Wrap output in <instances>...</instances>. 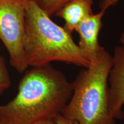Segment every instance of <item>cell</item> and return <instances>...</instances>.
<instances>
[{"label": "cell", "mask_w": 124, "mask_h": 124, "mask_svg": "<svg viewBox=\"0 0 124 124\" xmlns=\"http://www.w3.org/2000/svg\"><path fill=\"white\" fill-rule=\"evenodd\" d=\"M72 93L63 72L51 64L25 71L16 96L0 105V124H35L55 120Z\"/></svg>", "instance_id": "6da1fadb"}, {"label": "cell", "mask_w": 124, "mask_h": 124, "mask_svg": "<svg viewBox=\"0 0 124 124\" xmlns=\"http://www.w3.org/2000/svg\"><path fill=\"white\" fill-rule=\"evenodd\" d=\"M24 49L28 65L32 67L46 66L53 62L83 68L91 64L71 34L32 0L26 5Z\"/></svg>", "instance_id": "7a4b0ae2"}, {"label": "cell", "mask_w": 124, "mask_h": 124, "mask_svg": "<svg viewBox=\"0 0 124 124\" xmlns=\"http://www.w3.org/2000/svg\"><path fill=\"white\" fill-rule=\"evenodd\" d=\"M112 64V55L102 46L95 60L82 70L72 83V95L62 117L78 124H116L108 110Z\"/></svg>", "instance_id": "3957f363"}, {"label": "cell", "mask_w": 124, "mask_h": 124, "mask_svg": "<svg viewBox=\"0 0 124 124\" xmlns=\"http://www.w3.org/2000/svg\"><path fill=\"white\" fill-rule=\"evenodd\" d=\"M28 1L0 0V40L8 52L10 65L20 74L29 67L24 49Z\"/></svg>", "instance_id": "277c9868"}, {"label": "cell", "mask_w": 124, "mask_h": 124, "mask_svg": "<svg viewBox=\"0 0 124 124\" xmlns=\"http://www.w3.org/2000/svg\"><path fill=\"white\" fill-rule=\"evenodd\" d=\"M108 77V110L114 120L124 118V46H116Z\"/></svg>", "instance_id": "5b68a950"}, {"label": "cell", "mask_w": 124, "mask_h": 124, "mask_svg": "<svg viewBox=\"0 0 124 124\" xmlns=\"http://www.w3.org/2000/svg\"><path fill=\"white\" fill-rule=\"evenodd\" d=\"M105 12L101 10L98 13H93L83 20L75 30L79 36L78 46L90 63L95 60L102 47L99 44L98 36Z\"/></svg>", "instance_id": "8992f818"}, {"label": "cell", "mask_w": 124, "mask_h": 124, "mask_svg": "<svg viewBox=\"0 0 124 124\" xmlns=\"http://www.w3.org/2000/svg\"><path fill=\"white\" fill-rule=\"evenodd\" d=\"M94 0H70L54 16L64 21L63 28L71 34L85 19L93 15Z\"/></svg>", "instance_id": "52a82bcc"}, {"label": "cell", "mask_w": 124, "mask_h": 124, "mask_svg": "<svg viewBox=\"0 0 124 124\" xmlns=\"http://www.w3.org/2000/svg\"><path fill=\"white\" fill-rule=\"evenodd\" d=\"M70 0H36L38 5L48 15L54 16Z\"/></svg>", "instance_id": "ba28073f"}, {"label": "cell", "mask_w": 124, "mask_h": 124, "mask_svg": "<svg viewBox=\"0 0 124 124\" xmlns=\"http://www.w3.org/2000/svg\"><path fill=\"white\" fill-rule=\"evenodd\" d=\"M11 80L4 59L0 54V97L10 88Z\"/></svg>", "instance_id": "9c48e42d"}, {"label": "cell", "mask_w": 124, "mask_h": 124, "mask_svg": "<svg viewBox=\"0 0 124 124\" xmlns=\"http://www.w3.org/2000/svg\"><path fill=\"white\" fill-rule=\"evenodd\" d=\"M122 0H101L100 2V8L101 10L106 12L108 9L116 5Z\"/></svg>", "instance_id": "30bf717a"}, {"label": "cell", "mask_w": 124, "mask_h": 124, "mask_svg": "<svg viewBox=\"0 0 124 124\" xmlns=\"http://www.w3.org/2000/svg\"><path fill=\"white\" fill-rule=\"evenodd\" d=\"M55 121L58 124H78L77 122L71 121L66 120L61 115L58 116L55 119Z\"/></svg>", "instance_id": "8fae6325"}, {"label": "cell", "mask_w": 124, "mask_h": 124, "mask_svg": "<svg viewBox=\"0 0 124 124\" xmlns=\"http://www.w3.org/2000/svg\"><path fill=\"white\" fill-rule=\"evenodd\" d=\"M35 124H58L55 121L49 120V121H40L37 122Z\"/></svg>", "instance_id": "7c38bea8"}, {"label": "cell", "mask_w": 124, "mask_h": 124, "mask_svg": "<svg viewBox=\"0 0 124 124\" xmlns=\"http://www.w3.org/2000/svg\"><path fill=\"white\" fill-rule=\"evenodd\" d=\"M120 43H121V46H124V33H122L120 36Z\"/></svg>", "instance_id": "4fadbf2b"}, {"label": "cell", "mask_w": 124, "mask_h": 124, "mask_svg": "<svg viewBox=\"0 0 124 124\" xmlns=\"http://www.w3.org/2000/svg\"><path fill=\"white\" fill-rule=\"evenodd\" d=\"M32 1H36V0H32Z\"/></svg>", "instance_id": "5bb4252c"}, {"label": "cell", "mask_w": 124, "mask_h": 124, "mask_svg": "<svg viewBox=\"0 0 124 124\" xmlns=\"http://www.w3.org/2000/svg\"><path fill=\"white\" fill-rule=\"evenodd\" d=\"M0 49H1V48H0Z\"/></svg>", "instance_id": "9a60e30c"}]
</instances>
